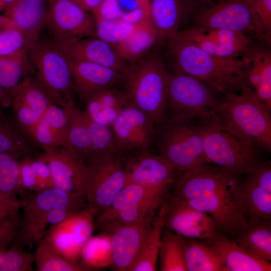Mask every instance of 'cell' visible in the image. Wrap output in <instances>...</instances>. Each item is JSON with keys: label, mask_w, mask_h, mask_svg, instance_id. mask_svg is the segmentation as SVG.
Here are the masks:
<instances>
[{"label": "cell", "mask_w": 271, "mask_h": 271, "mask_svg": "<svg viewBox=\"0 0 271 271\" xmlns=\"http://www.w3.org/2000/svg\"><path fill=\"white\" fill-rule=\"evenodd\" d=\"M245 177L206 162L177 174L169 195L209 214L220 232L233 239L248 226L240 202Z\"/></svg>", "instance_id": "1"}, {"label": "cell", "mask_w": 271, "mask_h": 271, "mask_svg": "<svg viewBox=\"0 0 271 271\" xmlns=\"http://www.w3.org/2000/svg\"><path fill=\"white\" fill-rule=\"evenodd\" d=\"M175 73L194 77L219 92L234 93L244 85L247 60L214 56L176 34L167 41Z\"/></svg>", "instance_id": "2"}, {"label": "cell", "mask_w": 271, "mask_h": 271, "mask_svg": "<svg viewBox=\"0 0 271 271\" xmlns=\"http://www.w3.org/2000/svg\"><path fill=\"white\" fill-rule=\"evenodd\" d=\"M170 75L163 59L156 55L129 64L122 74L120 84L127 104L145 113L156 125L167 118Z\"/></svg>", "instance_id": "3"}, {"label": "cell", "mask_w": 271, "mask_h": 271, "mask_svg": "<svg viewBox=\"0 0 271 271\" xmlns=\"http://www.w3.org/2000/svg\"><path fill=\"white\" fill-rule=\"evenodd\" d=\"M203 142L206 162L246 175L262 161L258 145L228 131L215 111L197 117Z\"/></svg>", "instance_id": "4"}, {"label": "cell", "mask_w": 271, "mask_h": 271, "mask_svg": "<svg viewBox=\"0 0 271 271\" xmlns=\"http://www.w3.org/2000/svg\"><path fill=\"white\" fill-rule=\"evenodd\" d=\"M26 53L34 77L55 104L63 107L74 101L70 60L60 46L41 35Z\"/></svg>", "instance_id": "5"}, {"label": "cell", "mask_w": 271, "mask_h": 271, "mask_svg": "<svg viewBox=\"0 0 271 271\" xmlns=\"http://www.w3.org/2000/svg\"><path fill=\"white\" fill-rule=\"evenodd\" d=\"M154 145L158 154L174 167L177 174L206 162L197 117H167L156 125Z\"/></svg>", "instance_id": "6"}, {"label": "cell", "mask_w": 271, "mask_h": 271, "mask_svg": "<svg viewBox=\"0 0 271 271\" xmlns=\"http://www.w3.org/2000/svg\"><path fill=\"white\" fill-rule=\"evenodd\" d=\"M215 112L230 133L270 152V111L253 96L227 93Z\"/></svg>", "instance_id": "7"}, {"label": "cell", "mask_w": 271, "mask_h": 271, "mask_svg": "<svg viewBox=\"0 0 271 271\" xmlns=\"http://www.w3.org/2000/svg\"><path fill=\"white\" fill-rule=\"evenodd\" d=\"M185 14L190 22L186 28L233 30L263 42L255 26L249 0H188Z\"/></svg>", "instance_id": "8"}, {"label": "cell", "mask_w": 271, "mask_h": 271, "mask_svg": "<svg viewBox=\"0 0 271 271\" xmlns=\"http://www.w3.org/2000/svg\"><path fill=\"white\" fill-rule=\"evenodd\" d=\"M23 197V215L14 237L15 243L23 247L44 237L48 226L47 215L51 209L66 206L85 208L87 206L85 197L55 187L32 192Z\"/></svg>", "instance_id": "9"}, {"label": "cell", "mask_w": 271, "mask_h": 271, "mask_svg": "<svg viewBox=\"0 0 271 271\" xmlns=\"http://www.w3.org/2000/svg\"><path fill=\"white\" fill-rule=\"evenodd\" d=\"M214 89L192 76L179 73L170 75L166 95V111L169 117L196 118L215 111L220 102Z\"/></svg>", "instance_id": "10"}, {"label": "cell", "mask_w": 271, "mask_h": 271, "mask_svg": "<svg viewBox=\"0 0 271 271\" xmlns=\"http://www.w3.org/2000/svg\"><path fill=\"white\" fill-rule=\"evenodd\" d=\"M87 165L85 198L88 205L99 214L125 186L124 164L121 157L114 154L93 155Z\"/></svg>", "instance_id": "11"}, {"label": "cell", "mask_w": 271, "mask_h": 271, "mask_svg": "<svg viewBox=\"0 0 271 271\" xmlns=\"http://www.w3.org/2000/svg\"><path fill=\"white\" fill-rule=\"evenodd\" d=\"M44 31L49 39L65 47L81 39L94 36L95 21L91 15L70 0H51Z\"/></svg>", "instance_id": "12"}, {"label": "cell", "mask_w": 271, "mask_h": 271, "mask_svg": "<svg viewBox=\"0 0 271 271\" xmlns=\"http://www.w3.org/2000/svg\"><path fill=\"white\" fill-rule=\"evenodd\" d=\"M120 157L124 164L125 185L137 184L168 197L177 173L164 158L151 151H136Z\"/></svg>", "instance_id": "13"}, {"label": "cell", "mask_w": 271, "mask_h": 271, "mask_svg": "<svg viewBox=\"0 0 271 271\" xmlns=\"http://www.w3.org/2000/svg\"><path fill=\"white\" fill-rule=\"evenodd\" d=\"M158 213L163 218L164 228L185 238L205 240L220 233L209 214L169 195Z\"/></svg>", "instance_id": "14"}, {"label": "cell", "mask_w": 271, "mask_h": 271, "mask_svg": "<svg viewBox=\"0 0 271 271\" xmlns=\"http://www.w3.org/2000/svg\"><path fill=\"white\" fill-rule=\"evenodd\" d=\"M95 211L88 205L46 231L44 239L50 243L66 259L77 263L82 247L92 236Z\"/></svg>", "instance_id": "15"}, {"label": "cell", "mask_w": 271, "mask_h": 271, "mask_svg": "<svg viewBox=\"0 0 271 271\" xmlns=\"http://www.w3.org/2000/svg\"><path fill=\"white\" fill-rule=\"evenodd\" d=\"M156 124L139 109L127 104L111 125L117 154L151 151L155 144Z\"/></svg>", "instance_id": "16"}, {"label": "cell", "mask_w": 271, "mask_h": 271, "mask_svg": "<svg viewBox=\"0 0 271 271\" xmlns=\"http://www.w3.org/2000/svg\"><path fill=\"white\" fill-rule=\"evenodd\" d=\"M240 202L248 226L271 221L270 161L262 160L245 175Z\"/></svg>", "instance_id": "17"}, {"label": "cell", "mask_w": 271, "mask_h": 271, "mask_svg": "<svg viewBox=\"0 0 271 271\" xmlns=\"http://www.w3.org/2000/svg\"><path fill=\"white\" fill-rule=\"evenodd\" d=\"M12 91L11 106L17 126L28 137L48 107L54 103L34 76H28Z\"/></svg>", "instance_id": "18"}, {"label": "cell", "mask_w": 271, "mask_h": 271, "mask_svg": "<svg viewBox=\"0 0 271 271\" xmlns=\"http://www.w3.org/2000/svg\"><path fill=\"white\" fill-rule=\"evenodd\" d=\"M52 174L54 187L85 197L88 168L86 163L74 152L61 148L39 155Z\"/></svg>", "instance_id": "19"}, {"label": "cell", "mask_w": 271, "mask_h": 271, "mask_svg": "<svg viewBox=\"0 0 271 271\" xmlns=\"http://www.w3.org/2000/svg\"><path fill=\"white\" fill-rule=\"evenodd\" d=\"M264 45L255 43L242 56L248 66L240 92L253 96L270 111L271 52Z\"/></svg>", "instance_id": "20"}, {"label": "cell", "mask_w": 271, "mask_h": 271, "mask_svg": "<svg viewBox=\"0 0 271 271\" xmlns=\"http://www.w3.org/2000/svg\"><path fill=\"white\" fill-rule=\"evenodd\" d=\"M69 58L74 92L82 102L93 94L120 83L122 73L94 63Z\"/></svg>", "instance_id": "21"}, {"label": "cell", "mask_w": 271, "mask_h": 271, "mask_svg": "<svg viewBox=\"0 0 271 271\" xmlns=\"http://www.w3.org/2000/svg\"><path fill=\"white\" fill-rule=\"evenodd\" d=\"M153 222L121 226L109 232L111 265L116 270L129 271L151 228Z\"/></svg>", "instance_id": "22"}, {"label": "cell", "mask_w": 271, "mask_h": 271, "mask_svg": "<svg viewBox=\"0 0 271 271\" xmlns=\"http://www.w3.org/2000/svg\"><path fill=\"white\" fill-rule=\"evenodd\" d=\"M68 130L69 116L66 108L53 103L29 137L44 153L51 152L61 148L73 151L69 142Z\"/></svg>", "instance_id": "23"}, {"label": "cell", "mask_w": 271, "mask_h": 271, "mask_svg": "<svg viewBox=\"0 0 271 271\" xmlns=\"http://www.w3.org/2000/svg\"><path fill=\"white\" fill-rule=\"evenodd\" d=\"M50 6L51 0H19L4 15L23 33L29 46L43 33Z\"/></svg>", "instance_id": "24"}, {"label": "cell", "mask_w": 271, "mask_h": 271, "mask_svg": "<svg viewBox=\"0 0 271 271\" xmlns=\"http://www.w3.org/2000/svg\"><path fill=\"white\" fill-rule=\"evenodd\" d=\"M61 47L70 58L94 63L122 73L129 64L119 56L113 46L95 36Z\"/></svg>", "instance_id": "25"}, {"label": "cell", "mask_w": 271, "mask_h": 271, "mask_svg": "<svg viewBox=\"0 0 271 271\" xmlns=\"http://www.w3.org/2000/svg\"><path fill=\"white\" fill-rule=\"evenodd\" d=\"M218 254L225 271H270V262L260 259L241 247L233 238L219 233L202 240Z\"/></svg>", "instance_id": "26"}, {"label": "cell", "mask_w": 271, "mask_h": 271, "mask_svg": "<svg viewBox=\"0 0 271 271\" xmlns=\"http://www.w3.org/2000/svg\"><path fill=\"white\" fill-rule=\"evenodd\" d=\"M85 103L83 113L87 117L110 126L128 104L121 89L113 87L93 94Z\"/></svg>", "instance_id": "27"}, {"label": "cell", "mask_w": 271, "mask_h": 271, "mask_svg": "<svg viewBox=\"0 0 271 271\" xmlns=\"http://www.w3.org/2000/svg\"><path fill=\"white\" fill-rule=\"evenodd\" d=\"M184 13L181 0L150 1V21L159 41H167L177 34Z\"/></svg>", "instance_id": "28"}, {"label": "cell", "mask_w": 271, "mask_h": 271, "mask_svg": "<svg viewBox=\"0 0 271 271\" xmlns=\"http://www.w3.org/2000/svg\"><path fill=\"white\" fill-rule=\"evenodd\" d=\"M167 198V196L148 187L135 183L126 184L116 195L108 207L98 214L96 225L98 228L104 225L119 210L130 204L152 200L163 205Z\"/></svg>", "instance_id": "29"}, {"label": "cell", "mask_w": 271, "mask_h": 271, "mask_svg": "<svg viewBox=\"0 0 271 271\" xmlns=\"http://www.w3.org/2000/svg\"><path fill=\"white\" fill-rule=\"evenodd\" d=\"M158 41L151 22H148L137 26L127 38L113 47L124 61L130 64L146 57Z\"/></svg>", "instance_id": "30"}, {"label": "cell", "mask_w": 271, "mask_h": 271, "mask_svg": "<svg viewBox=\"0 0 271 271\" xmlns=\"http://www.w3.org/2000/svg\"><path fill=\"white\" fill-rule=\"evenodd\" d=\"M187 271H225L216 251L202 240L184 237Z\"/></svg>", "instance_id": "31"}, {"label": "cell", "mask_w": 271, "mask_h": 271, "mask_svg": "<svg viewBox=\"0 0 271 271\" xmlns=\"http://www.w3.org/2000/svg\"><path fill=\"white\" fill-rule=\"evenodd\" d=\"M65 107L69 116L70 145L72 150L87 164L93 152L85 116L83 112L76 106L74 101Z\"/></svg>", "instance_id": "32"}, {"label": "cell", "mask_w": 271, "mask_h": 271, "mask_svg": "<svg viewBox=\"0 0 271 271\" xmlns=\"http://www.w3.org/2000/svg\"><path fill=\"white\" fill-rule=\"evenodd\" d=\"M233 239L247 251L263 260L271 261V221L248 226Z\"/></svg>", "instance_id": "33"}, {"label": "cell", "mask_w": 271, "mask_h": 271, "mask_svg": "<svg viewBox=\"0 0 271 271\" xmlns=\"http://www.w3.org/2000/svg\"><path fill=\"white\" fill-rule=\"evenodd\" d=\"M162 234L159 255L162 271H187L184 237L164 228Z\"/></svg>", "instance_id": "34"}, {"label": "cell", "mask_w": 271, "mask_h": 271, "mask_svg": "<svg viewBox=\"0 0 271 271\" xmlns=\"http://www.w3.org/2000/svg\"><path fill=\"white\" fill-rule=\"evenodd\" d=\"M163 205L148 200L130 204L119 210L112 218L99 228L109 233L119 226L153 222L156 213Z\"/></svg>", "instance_id": "35"}, {"label": "cell", "mask_w": 271, "mask_h": 271, "mask_svg": "<svg viewBox=\"0 0 271 271\" xmlns=\"http://www.w3.org/2000/svg\"><path fill=\"white\" fill-rule=\"evenodd\" d=\"M163 228V218L158 213L153 222L151 228L138 255L129 271H154L156 270Z\"/></svg>", "instance_id": "36"}, {"label": "cell", "mask_w": 271, "mask_h": 271, "mask_svg": "<svg viewBox=\"0 0 271 271\" xmlns=\"http://www.w3.org/2000/svg\"><path fill=\"white\" fill-rule=\"evenodd\" d=\"M26 50L13 55L0 56V85L12 90L28 76H33L27 59Z\"/></svg>", "instance_id": "37"}, {"label": "cell", "mask_w": 271, "mask_h": 271, "mask_svg": "<svg viewBox=\"0 0 271 271\" xmlns=\"http://www.w3.org/2000/svg\"><path fill=\"white\" fill-rule=\"evenodd\" d=\"M37 271L89 270L83 264L74 263L66 259L50 243L43 239L34 254Z\"/></svg>", "instance_id": "38"}, {"label": "cell", "mask_w": 271, "mask_h": 271, "mask_svg": "<svg viewBox=\"0 0 271 271\" xmlns=\"http://www.w3.org/2000/svg\"><path fill=\"white\" fill-rule=\"evenodd\" d=\"M0 109V153L12 155L17 158L34 150L19 129L8 120Z\"/></svg>", "instance_id": "39"}, {"label": "cell", "mask_w": 271, "mask_h": 271, "mask_svg": "<svg viewBox=\"0 0 271 271\" xmlns=\"http://www.w3.org/2000/svg\"><path fill=\"white\" fill-rule=\"evenodd\" d=\"M80 257L82 264L89 269L111 265L110 235L91 236L82 247Z\"/></svg>", "instance_id": "40"}, {"label": "cell", "mask_w": 271, "mask_h": 271, "mask_svg": "<svg viewBox=\"0 0 271 271\" xmlns=\"http://www.w3.org/2000/svg\"><path fill=\"white\" fill-rule=\"evenodd\" d=\"M0 190L14 195L26 193L20 181L17 158L4 153H0Z\"/></svg>", "instance_id": "41"}, {"label": "cell", "mask_w": 271, "mask_h": 271, "mask_svg": "<svg viewBox=\"0 0 271 271\" xmlns=\"http://www.w3.org/2000/svg\"><path fill=\"white\" fill-rule=\"evenodd\" d=\"M85 116L93 149V156L118 155L117 145L111 126L97 123Z\"/></svg>", "instance_id": "42"}, {"label": "cell", "mask_w": 271, "mask_h": 271, "mask_svg": "<svg viewBox=\"0 0 271 271\" xmlns=\"http://www.w3.org/2000/svg\"><path fill=\"white\" fill-rule=\"evenodd\" d=\"M136 27L121 19L95 21L94 36L114 46L127 38Z\"/></svg>", "instance_id": "43"}, {"label": "cell", "mask_w": 271, "mask_h": 271, "mask_svg": "<svg viewBox=\"0 0 271 271\" xmlns=\"http://www.w3.org/2000/svg\"><path fill=\"white\" fill-rule=\"evenodd\" d=\"M255 26L264 43L269 45L271 34V0H249Z\"/></svg>", "instance_id": "44"}, {"label": "cell", "mask_w": 271, "mask_h": 271, "mask_svg": "<svg viewBox=\"0 0 271 271\" xmlns=\"http://www.w3.org/2000/svg\"><path fill=\"white\" fill-rule=\"evenodd\" d=\"M28 46L25 35L14 24L0 30V56L13 55Z\"/></svg>", "instance_id": "45"}, {"label": "cell", "mask_w": 271, "mask_h": 271, "mask_svg": "<svg viewBox=\"0 0 271 271\" xmlns=\"http://www.w3.org/2000/svg\"><path fill=\"white\" fill-rule=\"evenodd\" d=\"M91 15L94 21H110L121 19L122 13L118 0H102Z\"/></svg>", "instance_id": "46"}, {"label": "cell", "mask_w": 271, "mask_h": 271, "mask_svg": "<svg viewBox=\"0 0 271 271\" xmlns=\"http://www.w3.org/2000/svg\"><path fill=\"white\" fill-rule=\"evenodd\" d=\"M33 160L28 155L24 156L19 162L20 177L21 185L24 190L37 192V187Z\"/></svg>", "instance_id": "47"}, {"label": "cell", "mask_w": 271, "mask_h": 271, "mask_svg": "<svg viewBox=\"0 0 271 271\" xmlns=\"http://www.w3.org/2000/svg\"><path fill=\"white\" fill-rule=\"evenodd\" d=\"M32 162L36 174L37 192L54 187L52 172L48 164L38 158Z\"/></svg>", "instance_id": "48"}, {"label": "cell", "mask_w": 271, "mask_h": 271, "mask_svg": "<svg viewBox=\"0 0 271 271\" xmlns=\"http://www.w3.org/2000/svg\"><path fill=\"white\" fill-rule=\"evenodd\" d=\"M22 206L17 195L8 193L0 190V214L7 218L20 217V210Z\"/></svg>", "instance_id": "49"}, {"label": "cell", "mask_w": 271, "mask_h": 271, "mask_svg": "<svg viewBox=\"0 0 271 271\" xmlns=\"http://www.w3.org/2000/svg\"><path fill=\"white\" fill-rule=\"evenodd\" d=\"M0 271H12L9 249H0Z\"/></svg>", "instance_id": "50"}, {"label": "cell", "mask_w": 271, "mask_h": 271, "mask_svg": "<svg viewBox=\"0 0 271 271\" xmlns=\"http://www.w3.org/2000/svg\"><path fill=\"white\" fill-rule=\"evenodd\" d=\"M12 91L2 87L0 85V109L11 105Z\"/></svg>", "instance_id": "51"}, {"label": "cell", "mask_w": 271, "mask_h": 271, "mask_svg": "<svg viewBox=\"0 0 271 271\" xmlns=\"http://www.w3.org/2000/svg\"><path fill=\"white\" fill-rule=\"evenodd\" d=\"M102 0H85L82 8L87 12H91Z\"/></svg>", "instance_id": "52"}, {"label": "cell", "mask_w": 271, "mask_h": 271, "mask_svg": "<svg viewBox=\"0 0 271 271\" xmlns=\"http://www.w3.org/2000/svg\"><path fill=\"white\" fill-rule=\"evenodd\" d=\"M13 24H14L10 19L6 17L4 14L2 15L0 13V30Z\"/></svg>", "instance_id": "53"}, {"label": "cell", "mask_w": 271, "mask_h": 271, "mask_svg": "<svg viewBox=\"0 0 271 271\" xmlns=\"http://www.w3.org/2000/svg\"><path fill=\"white\" fill-rule=\"evenodd\" d=\"M4 11L11 8L19 0H2Z\"/></svg>", "instance_id": "54"}, {"label": "cell", "mask_w": 271, "mask_h": 271, "mask_svg": "<svg viewBox=\"0 0 271 271\" xmlns=\"http://www.w3.org/2000/svg\"><path fill=\"white\" fill-rule=\"evenodd\" d=\"M70 1L78 5V6H79L82 8L85 0H70Z\"/></svg>", "instance_id": "55"}, {"label": "cell", "mask_w": 271, "mask_h": 271, "mask_svg": "<svg viewBox=\"0 0 271 271\" xmlns=\"http://www.w3.org/2000/svg\"><path fill=\"white\" fill-rule=\"evenodd\" d=\"M4 10V7L2 3V1L0 0V12Z\"/></svg>", "instance_id": "56"}]
</instances>
